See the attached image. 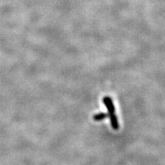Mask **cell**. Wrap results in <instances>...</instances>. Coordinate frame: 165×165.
<instances>
[{
  "instance_id": "6da1fadb",
  "label": "cell",
  "mask_w": 165,
  "mask_h": 165,
  "mask_svg": "<svg viewBox=\"0 0 165 165\" xmlns=\"http://www.w3.org/2000/svg\"><path fill=\"white\" fill-rule=\"evenodd\" d=\"M103 102L104 105L106 107L107 110H108V117L112 115H115V112H116V109H115V106H114L113 101L111 99V97L109 96H105L103 97Z\"/></svg>"
},
{
  "instance_id": "7a4b0ae2",
  "label": "cell",
  "mask_w": 165,
  "mask_h": 165,
  "mask_svg": "<svg viewBox=\"0 0 165 165\" xmlns=\"http://www.w3.org/2000/svg\"><path fill=\"white\" fill-rule=\"evenodd\" d=\"M110 120V123H111V126L114 130H118L119 128V121H118L117 116L116 115H112V116H109Z\"/></svg>"
},
{
  "instance_id": "3957f363",
  "label": "cell",
  "mask_w": 165,
  "mask_h": 165,
  "mask_svg": "<svg viewBox=\"0 0 165 165\" xmlns=\"http://www.w3.org/2000/svg\"><path fill=\"white\" fill-rule=\"evenodd\" d=\"M107 117H108V114L101 112V113L96 114L95 116H93V119L95 120V121H102V120L105 119H106Z\"/></svg>"
}]
</instances>
